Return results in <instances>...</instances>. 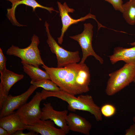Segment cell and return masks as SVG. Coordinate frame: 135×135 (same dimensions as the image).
<instances>
[{"instance_id": "obj_4", "label": "cell", "mask_w": 135, "mask_h": 135, "mask_svg": "<svg viewBox=\"0 0 135 135\" xmlns=\"http://www.w3.org/2000/svg\"><path fill=\"white\" fill-rule=\"evenodd\" d=\"M31 40L30 44L24 48L12 45L7 50L6 54L18 57L21 59V62L36 67L44 64L38 48L40 42L38 37L34 34Z\"/></svg>"}, {"instance_id": "obj_12", "label": "cell", "mask_w": 135, "mask_h": 135, "mask_svg": "<svg viewBox=\"0 0 135 135\" xmlns=\"http://www.w3.org/2000/svg\"><path fill=\"white\" fill-rule=\"evenodd\" d=\"M54 122L50 120H40L38 122L30 125H25V129L33 131L42 135H65L60 128L55 127Z\"/></svg>"}, {"instance_id": "obj_20", "label": "cell", "mask_w": 135, "mask_h": 135, "mask_svg": "<svg viewBox=\"0 0 135 135\" xmlns=\"http://www.w3.org/2000/svg\"><path fill=\"white\" fill-rule=\"evenodd\" d=\"M101 113L104 117H110L116 113V109L112 105L110 104H106L103 105L100 108Z\"/></svg>"}, {"instance_id": "obj_11", "label": "cell", "mask_w": 135, "mask_h": 135, "mask_svg": "<svg viewBox=\"0 0 135 135\" xmlns=\"http://www.w3.org/2000/svg\"><path fill=\"white\" fill-rule=\"evenodd\" d=\"M0 108L1 109L4 102L8 95L12 86L22 79L24 75L18 74L6 69L0 73Z\"/></svg>"}, {"instance_id": "obj_25", "label": "cell", "mask_w": 135, "mask_h": 135, "mask_svg": "<svg viewBox=\"0 0 135 135\" xmlns=\"http://www.w3.org/2000/svg\"><path fill=\"white\" fill-rule=\"evenodd\" d=\"M0 135H9V134L6 129L0 126Z\"/></svg>"}, {"instance_id": "obj_16", "label": "cell", "mask_w": 135, "mask_h": 135, "mask_svg": "<svg viewBox=\"0 0 135 135\" xmlns=\"http://www.w3.org/2000/svg\"><path fill=\"white\" fill-rule=\"evenodd\" d=\"M24 125L15 112L0 118V126L6 129L9 135L25 129Z\"/></svg>"}, {"instance_id": "obj_13", "label": "cell", "mask_w": 135, "mask_h": 135, "mask_svg": "<svg viewBox=\"0 0 135 135\" xmlns=\"http://www.w3.org/2000/svg\"><path fill=\"white\" fill-rule=\"evenodd\" d=\"M66 121L70 130L86 135L90 134L92 126L84 118L76 114L70 113L67 116Z\"/></svg>"}, {"instance_id": "obj_8", "label": "cell", "mask_w": 135, "mask_h": 135, "mask_svg": "<svg viewBox=\"0 0 135 135\" xmlns=\"http://www.w3.org/2000/svg\"><path fill=\"white\" fill-rule=\"evenodd\" d=\"M59 10L60 16L61 17L62 24V27L61 29V33L60 36L57 38L58 43L61 44L63 42V37L64 33L68 28L71 25L78 23L80 22L84 21L86 20L92 18L96 22L98 26V30L100 28H104V26L102 25L97 20L96 16L90 13L84 17H82L78 19L72 18L69 14V13H73L74 10L70 8L65 2L63 4L57 2Z\"/></svg>"}, {"instance_id": "obj_19", "label": "cell", "mask_w": 135, "mask_h": 135, "mask_svg": "<svg viewBox=\"0 0 135 135\" xmlns=\"http://www.w3.org/2000/svg\"><path fill=\"white\" fill-rule=\"evenodd\" d=\"M30 84L38 88L41 87L47 91H58L61 90L56 84L48 79H43L35 82L31 81Z\"/></svg>"}, {"instance_id": "obj_23", "label": "cell", "mask_w": 135, "mask_h": 135, "mask_svg": "<svg viewBox=\"0 0 135 135\" xmlns=\"http://www.w3.org/2000/svg\"><path fill=\"white\" fill-rule=\"evenodd\" d=\"M125 135H135V123L126 130Z\"/></svg>"}, {"instance_id": "obj_24", "label": "cell", "mask_w": 135, "mask_h": 135, "mask_svg": "<svg viewBox=\"0 0 135 135\" xmlns=\"http://www.w3.org/2000/svg\"><path fill=\"white\" fill-rule=\"evenodd\" d=\"M23 130H18L13 135H37L38 133L35 132L31 131L27 133H24L23 132Z\"/></svg>"}, {"instance_id": "obj_26", "label": "cell", "mask_w": 135, "mask_h": 135, "mask_svg": "<svg viewBox=\"0 0 135 135\" xmlns=\"http://www.w3.org/2000/svg\"><path fill=\"white\" fill-rule=\"evenodd\" d=\"M7 1H9L12 3V5H13L15 4L19 0H6Z\"/></svg>"}, {"instance_id": "obj_28", "label": "cell", "mask_w": 135, "mask_h": 135, "mask_svg": "<svg viewBox=\"0 0 135 135\" xmlns=\"http://www.w3.org/2000/svg\"><path fill=\"white\" fill-rule=\"evenodd\" d=\"M133 82H134L135 84V77H134V79Z\"/></svg>"}, {"instance_id": "obj_3", "label": "cell", "mask_w": 135, "mask_h": 135, "mask_svg": "<svg viewBox=\"0 0 135 135\" xmlns=\"http://www.w3.org/2000/svg\"><path fill=\"white\" fill-rule=\"evenodd\" d=\"M105 90L106 94L112 96L128 86L135 77V65L126 64L120 69L109 74Z\"/></svg>"}, {"instance_id": "obj_2", "label": "cell", "mask_w": 135, "mask_h": 135, "mask_svg": "<svg viewBox=\"0 0 135 135\" xmlns=\"http://www.w3.org/2000/svg\"><path fill=\"white\" fill-rule=\"evenodd\" d=\"M40 92L42 100H46L49 97H56L66 102L68 104L69 110L87 112L93 115L97 121L102 120L100 108L95 103L91 96L81 94L76 97L75 95L61 90L58 91H52L43 89Z\"/></svg>"}, {"instance_id": "obj_7", "label": "cell", "mask_w": 135, "mask_h": 135, "mask_svg": "<svg viewBox=\"0 0 135 135\" xmlns=\"http://www.w3.org/2000/svg\"><path fill=\"white\" fill-rule=\"evenodd\" d=\"M84 27V30L81 33L69 37L77 41L81 48L82 56L80 63H84L88 56H92L98 61L100 64H102L104 62L103 59L96 53L92 46L93 26L90 23H85Z\"/></svg>"}, {"instance_id": "obj_18", "label": "cell", "mask_w": 135, "mask_h": 135, "mask_svg": "<svg viewBox=\"0 0 135 135\" xmlns=\"http://www.w3.org/2000/svg\"><path fill=\"white\" fill-rule=\"evenodd\" d=\"M123 16L129 24L135 25V0L126 2L122 5Z\"/></svg>"}, {"instance_id": "obj_5", "label": "cell", "mask_w": 135, "mask_h": 135, "mask_svg": "<svg viewBox=\"0 0 135 135\" xmlns=\"http://www.w3.org/2000/svg\"><path fill=\"white\" fill-rule=\"evenodd\" d=\"M44 26L48 36L47 42L51 52L56 56L57 67L62 68L78 62L80 60L78 51H68L60 46L51 35L49 24L46 21L45 22Z\"/></svg>"}, {"instance_id": "obj_9", "label": "cell", "mask_w": 135, "mask_h": 135, "mask_svg": "<svg viewBox=\"0 0 135 135\" xmlns=\"http://www.w3.org/2000/svg\"><path fill=\"white\" fill-rule=\"evenodd\" d=\"M38 88L32 84L28 89L22 94L16 96L8 95L5 100L0 110V118L13 113L26 103L29 98Z\"/></svg>"}, {"instance_id": "obj_14", "label": "cell", "mask_w": 135, "mask_h": 135, "mask_svg": "<svg viewBox=\"0 0 135 135\" xmlns=\"http://www.w3.org/2000/svg\"><path fill=\"white\" fill-rule=\"evenodd\" d=\"M108 57L112 64L122 60L126 64L135 65V46L128 48L116 47L113 54Z\"/></svg>"}, {"instance_id": "obj_17", "label": "cell", "mask_w": 135, "mask_h": 135, "mask_svg": "<svg viewBox=\"0 0 135 135\" xmlns=\"http://www.w3.org/2000/svg\"><path fill=\"white\" fill-rule=\"evenodd\" d=\"M24 71L31 79V81H37L44 79L50 80L49 75L46 71L40 69L39 67L21 62Z\"/></svg>"}, {"instance_id": "obj_29", "label": "cell", "mask_w": 135, "mask_h": 135, "mask_svg": "<svg viewBox=\"0 0 135 135\" xmlns=\"http://www.w3.org/2000/svg\"><path fill=\"white\" fill-rule=\"evenodd\" d=\"M132 0H129V1H132Z\"/></svg>"}, {"instance_id": "obj_6", "label": "cell", "mask_w": 135, "mask_h": 135, "mask_svg": "<svg viewBox=\"0 0 135 135\" xmlns=\"http://www.w3.org/2000/svg\"><path fill=\"white\" fill-rule=\"evenodd\" d=\"M42 100L41 92H37L29 102L26 103L15 112L24 125H31L41 120L42 111L40 105Z\"/></svg>"}, {"instance_id": "obj_10", "label": "cell", "mask_w": 135, "mask_h": 135, "mask_svg": "<svg viewBox=\"0 0 135 135\" xmlns=\"http://www.w3.org/2000/svg\"><path fill=\"white\" fill-rule=\"evenodd\" d=\"M42 109V116L41 120H50L62 129L66 134L70 131L67 124L66 118L68 111L66 110L58 111L54 110L50 103H44Z\"/></svg>"}, {"instance_id": "obj_21", "label": "cell", "mask_w": 135, "mask_h": 135, "mask_svg": "<svg viewBox=\"0 0 135 135\" xmlns=\"http://www.w3.org/2000/svg\"><path fill=\"white\" fill-rule=\"evenodd\" d=\"M111 4L114 10L123 12V1L122 0H103Z\"/></svg>"}, {"instance_id": "obj_27", "label": "cell", "mask_w": 135, "mask_h": 135, "mask_svg": "<svg viewBox=\"0 0 135 135\" xmlns=\"http://www.w3.org/2000/svg\"><path fill=\"white\" fill-rule=\"evenodd\" d=\"M132 120L133 122L135 123V116H134L132 119Z\"/></svg>"}, {"instance_id": "obj_1", "label": "cell", "mask_w": 135, "mask_h": 135, "mask_svg": "<svg viewBox=\"0 0 135 135\" xmlns=\"http://www.w3.org/2000/svg\"><path fill=\"white\" fill-rule=\"evenodd\" d=\"M83 64L74 63L60 68L49 67L45 64L42 66L61 90L75 96L82 94L78 82V72Z\"/></svg>"}, {"instance_id": "obj_22", "label": "cell", "mask_w": 135, "mask_h": 135, "mask_svg": "<svg viewBox=\"0 0 135 135\" xmlns=\"http://www.w3.org/2000/svg\"><path fill=\"white\" fill-rule=\"evenodd\" d=\"M6 58L4 56L2 50L0 48V72L2 73L6 69Z\"/></svg>"}, {"instance_id": "obj_15", "label": "cell", "mask_w": 135, "mask_h": 135, "mask_svg": "<svg viewBox=\"0 0 135 135\" xmlns=\"http://www.w3.org/2000/svg\"><path fill=\"white\" fill-rule=\"evenodd\" d=\"M23 4L32 8L33 12H35L36 8H40L48 10L50 13L52 11L56 12V13L59 12L54 10L52 7H48L43 6L37 2L36 0H19L15 4L12 5L11 8L7 9V16L12 24L14 25L18 26L19 24L16 19L15 16V11L16 7L19 5Z\"/></svg>"}]
</instances>
